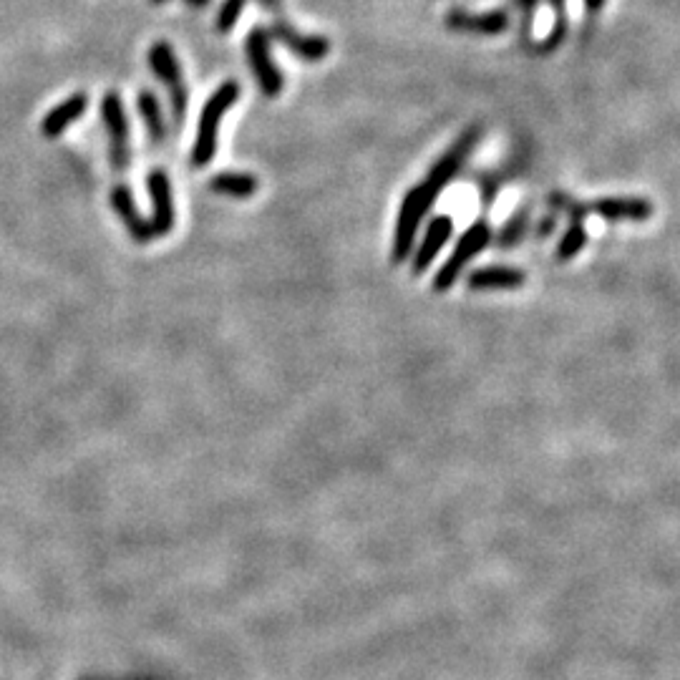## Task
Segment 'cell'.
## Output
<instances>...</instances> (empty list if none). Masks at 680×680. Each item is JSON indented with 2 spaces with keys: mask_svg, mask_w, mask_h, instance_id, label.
<instances>
[{
  "mask_svg": "<svg viewBox=\"0 0 680 680\" xmlns=\"http://www.w3.org/2000/svg\"><path fill=\"white\" fill-rule=\"evenodd\" d=\"M242 86L240 81L230 79L225 84L217 86L212 91V96L207 99V104L202 106V114H199L197 124V136H194L192 147V167H207V164L215 159L217 154V142H220V126L225 119L227 111L240 101Z\"/></svg>",
  "mask_w": 680,
  "mask_h": 680,
  "instance_id": "2",
  "label": "cell"
},
{
  "mask_svg": "<svg viewBox=\"0 0 680 680\" xmlns=\"http://www.w3.org/2000/svg\"><path fill=\"white\" fill-rule=\"evenodd\" d=\"M449 31L479 33V36H499V33L512 28V16L509 8H494L484 13H466L464 8H451L444 18Z\"/></svg>",
  "mask_w": 680,
  "mask_h": 680,
  "instance_id": "8",
  "label": "cell"
},
{
  "mask_svg": "<svg viewBox=\"0 0 680 680\" xmlns=\"http://www.w3.org/2000/svg\"><path fill=\"white\" fill-rule=\"evenodd\" d=\"M542 0H509V8H517L519 21H522V36H532L534 16H537V8Z\"/></svg>",
  "mask_w": 680,
  "mask_h": 680,
  "instance_id": "21",
  "label": "cell"
},
{
  "mask_svg": "<svg viewBox=\"0 0 680 680\" xmlns=\"http://www.w3.org/2000/svg\"><path fill=\"white\" fill-rule=\"evenodd\" d=\"M482 139V126H469L464 134L441 154L434 162V167L426 174L424 184H416L406 192L401 202V210H398L396 230H393V245H391V262L393 265H401L403 260L411 257L414 250L416 232H419L421 222L429 215L434 202L439 199V194L449 187L456 179V174L461 172V167L466 164L469 154L474 152V147Z\"/></svg>",
  "mask_w": 680,
  "mask_h": 680,
  "instance_id": "1",
  "label": "cell"
},
{
  "mask_svg": "<svg viewBox=\"0 0 680 680\" xmlns=\"http://www.w3.org/2000/svg\"><path fill=\"white\" fill-rule=\"evenodd\" d=\"M210 189L232 199H250L260 189V179L250 172H220L210 179Z\"/></svg>",
  "mask_w": 680,
  "mask_h": 680,
  "instance_id": "15",
  "label": "cell"
},
{
  "mask_svg": "<svg viewBox=\"0 0 680 680\" xmlns=\"http://www.w3.org/2000/svg\"><path fill=\"white\" fill-rule=\"evenodd\" d=\"M492 237H494L492 225H489L487 220H476L474 225L459 237L456 247L451 250V257L439 267V272H436L434 278L436 293H446V290L454 288L456 280L461 278V272L466 270V265H469L479 252L487 250V247L492 245Z\"/></svg>",
  "mask_w": 680,
  "mask_h": 680,
  "instance_id": "3",
  "label": "cell"
},
{
  "mask_svg": "<svg viewBox=\"0 0 680 680\" xmlns=\"http://www.w3.org/2000/svg\"><path fill=\"white\" fill-rule=\"evenodd\" d=\"M270 41L272 38L265 26H252L250 33H247L245 53L252 76H255V84L260 86L262 94H265L267 99H278V96L283 94L285 79L278 63L272 61Z\"/></svg>",
  "mask_w": 680,
  "mask_h": 680,
  "instance_id": "4",
  "label": "cell"
},
{
  "mask_svg": "<svg viewBox=\"0 0 680 680\" xmlns=\"http://www.w3.org/2000/svg\"><path fill=\"white\" fill-rule=\"evenodd\" d=\"M476 184H479V189H482L484 207H492V202L497 199V194H499V187H502V179H499V177H482V179H476Z\"/></svg>",
  "mask_w": 680,
  "mask_h": 680,
  "instance_id": "22",
  "label": "cell"
},
{
  "mask_svg": "<svg viewBox=\"0 0 680 680\" xmlns=\"http://www.w3.org/2000/svg\"><path fill=\"white\" fill-rule=\"evenodd\" d=\"M587 240H590V235H587V227L580 225V222H570V227L565 230V235H562L560 242H557V260L567 262V260H572L575 255H580V252L587 247Z\"/></svg>",
  "mask_w": 680,
  "mask_h": 680,
  "instance_id": "19",
  "label": "cell"
},
{
  "mask_svg": "<svg viewBox=\"0 0 680 680\" xmlns=\"http://www.w3.org/2000/svg\"><path fill=\"white\" fill-rule=\"evenodd\" d=\"M605 3L607 0H585V11L590 13V16H597V13L605 8Z\"/></svg>",
  "mask_w": 680,
  "mask_h": 680,
  "instance_id": "24",
  "label": "cell"
},
{
  "mask_svg": "<svg viewBox=\"0 0 680 680\" xmlns=\"http://www.w3.org/2000/svg\"><path fill=\"white\" fill-rule=\"evenodd\" d=\"M557 222H560V217H557L555 212L544 217V220L537 225V240H547V237L557 230Z\"/></svg>",
  "mask_w": 680,
  "mask_h": 680,
  "instance_id": "23",
  "label": "cell"
},
{
  "mask_svg": "<svg viewBox=\"0 0 680 680\" xmlns=\"http://www.w3.org/2000/svg\"><path fill=\"white\" fill-rule=\"evenodd\" d=\"M524 280H527L524 270L507 265H489L471 270L466 285H469V290H517L522 288Z\"/></svg>",
  "mask_w": 680,
  "mask_h": 680,
  "instance_id": "13",
  "label": "cell"
},
{
  "mask_svg": "<svg viewBox=\"0 0 680 680\" xmlns=\"http://www.w3.org/2000/svg\"><path fill=\"white\" fill-rule=\"evenodd\" d=\"M86 106H89V99H86V94L68 96L63 104H58L56 109H51L46 114V119H43V124H41L43 134H46L48 139H56V136H61L63 131L68 129V126L84 116Z\"/></svg>",
  "mask_w": 680,
  "mask_h": 680,
  "instance_id": "14",
  "label": "cell"
},
{
  "mask_svg": "<svg viewBox=\"0 0 680 680\" xmlns=\"http://www.w3.org/2000/svg\"><path fill=\"white\" fill-rule=\"evenodd\" d=\"M187 6H192V8H204V6H210V0H184Z\"/></svg>",
  "mask_w": 680,
  "mask_h": 680,
  "instance_id": "26",
  "label": "cell"
},
{
  "mask_svg": "<svg viewBox=\"0 0 680 680\" xmlns=\"http://www.w3.org/2000/svg\"><path fill=\"white\" fill-rule=\"evenodd\" d=\"M136 106H139V114H142L144 126H147L149 131V139H152L157 147H162L164 139H167V119H164L159 96L144 89L142 94H139V99H136Z\"/></svg>",
  "mask_w": 680,
  "mask_h": 680,
  "instance_id": "16",
  "label": "cell"
},
{
  "mask_svg": "<svg viewBox=\"0 0 680 680\" xmlns=\"http://www.w3.org/2000/svg\"><path fill=\"white\" fill-rule=\"evenodd\" d=\"M247 3H250V0H222L220 11H217V21H215L217 33L227 36V33L237 26V21H240Z\"/></svg>",
  "mask_w": 680,
  "mask_h": 680,
  "instance_id": "20",
  "label": "cell"
},
{
  "mask_svg": "<svg viewBox=\"0 0 680 680\" xmlns=\"http://www.w3.org/2000/svg\"><path fill=\"white\" fill-rule=\"evenodd\" d=\"M152 3H167V0H152Z\"/></svg>",
  "mask_w": 680,
  "mask_h": 680,
  "instance_id": "27",
  "label": "cell"
},
{
  "mask_svg": "<svg viewBox=\"0 0 680 680\" xmlns=\"http://www.w3.org/2000/svg\"><path fill=\"white\" fill-rule=\"evenodd\" d=\"M547 3H550L552 16H555V23H552L550 36L539 43V51H542V53L557 51V48L565 43V36H567V0H547Z\"/></svg>",
  "mask_w": 680,
  "mask_h": 680,
  "instance_id": "18",
  "label": "cell"
},
{
  "mask_svg": "<svg viewBox=\"0 0 680 680\" xmlns=\"http://www.w3.org/2000/svg\"><path fill=\"white\" fill-rule=\"evenodd\" d=\"M257 3L272 13H280V8H283V0H257Z\"/></svg>",
  "mask_w": 680,
  "mask_h": 680,
  "instance_id": "25",
  "label": "cell"
},
{
  "mask_svg": "<svg viewBox=\"0 0 680 680\" xmlns=\"http://www.w3.org/2000/svg\"><path fill=\"white\" fill-rule=\"evenodd\" d=\"M149 66H152L154 76L164 84L169 94V106H172L174 124L182 126L184 116H187V84H184L182 66H179L177 56H174L172 46L167 41H157L149 48Z\"/></svg>",
  "mask_w": 680,
  "mask_h": 680,
  "instance_id": "5",
  "label": "cell"
},
{
  "mask_svg": "<svg viewBox=\"0 0 680 680\" xmlns=\"http://www.w3.org/2000/svg\"><path fill=\"white\" fill-rule=\"evenodd\" d=\"M529 225H532V212H529V207H519V210L514 212L507 222H504L499 235L492 237V242L499 247V250H512V247H517L519 242L527 237Z\"/></svg>",
  "mask_w": 680,
  "mask_h": 680,
  "instance_id": "17",
  "label": "cell"
},
{
  "mask_svg": "<svg viewBox=\"0 0 680 680\" xmlns=\"http://www.w3.org/2000/svg\"><path fill=\"white\" fill-rule=\"evenodd\" d=\"M587 210L605 222H648L653 217V202L643 197H600L587 202Z\"/></svg>",
  "mask_w": 680,
  "mask_h": 680,
  "instance_id": "11",
  "label": "cell"
},
{
  "mask_svg": "<svg viewBox=\"0 0 680 680\" xmlns=\"http://www.w3.org/2000/svg\"><path fill=\"white\" fill-rule=\"evenodd\" d=\"M270 38H275L278 43H283L290 53L300 58V61L308 63H320L328 58L330 53V41L325 36H313V33H300L290 26L285 18L275 16L272 26L267 28Z\"/></svg>",
  "mask_w": 680,
  "mask_h": 680,
  "instance_id": "7",
  "label": "cell"
},
{
  "mask_svg": "<svg viewBox=\"0 0 680 680\" xmlns=\"http://www.w3.org/2000/svg\"><path fill=\"white\" fill-rule=\"evenodd\" d=\"M149 199H152V225L154 237H164L174 230V197L172 182L164 169H152L147 177Z\"/></svg>",
  "mask_w": 680,
  "mask_h": 680,
  "instance_id": "9",
  "label": "cell"
},
{
  "mask_svg": "<svg viewBox=\"0 0 680 680\" xmlns=\"http://www.w3.org/2000/svg\"><path fill=\"white\" fill-rule=\"evenodd\" d=\"M111 207H114V212L126 225L131 240L142 242V245L144 242L154 240L152 225H149L147 217H142V212H139V207H136L134 202V194H131V189L126 187V184H116V187L111 189Z\"/></svg>",
  "mask_w": 680,
  "mask_h": 680,
  "instance_id": "12",
  "label": "cell"
},
{
  "mask_svg": "<svg viewBox=\"0 0 680 680\" xmlns=\"http://www.w3.org/2000/svg\"><path fill=\"white\" fill-rule=\"evenodd\" d=\"M101 114H104L106 131H109V147H111V164L114 169L124 172L131 162L129 149V121H126L124 101L119 91H109L101 101Z\"/></svg>",
  "mask_w": 680,
  "mask_h": 680,
  "instance_id": "6",
  "label": "cell"
},
{
  "mask_svg": "<svg viewBox=\"0 0 680 680\" xmlns=\"http://www.w3.org/2000/svg\"><path fill=\"white\" fill-rule=\"evenodd\" d=\"M451 235H454V220H451V215L431 217L429 225H426L424 240H421L414 257H411V272H414V275H424V272L434 265L439 252L449 245Z\"/></svg>",
  "mask_w": 680,
  "mask_h": 680,
  "instance_id": "10",
  "label": "cell"
}]
</instances>
